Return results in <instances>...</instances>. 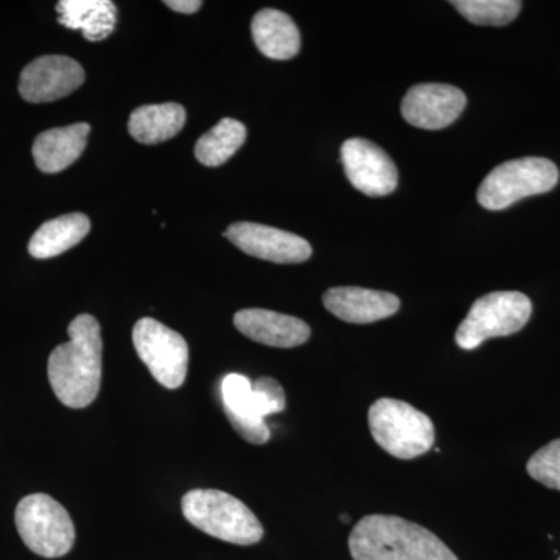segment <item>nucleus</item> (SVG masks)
<instances>
[{
  "instance_id": "f257e3e1",
  "label": "nucleus",
  "mask_w": 560,
  "mask_h": 560,
  "mask_svg": "<svg viewBox=\"0 0 560 560\" xmlns=\"http://www.w3.org/2000/svg\"><path fill=\"white\" fill-rule=\"evenodd\" d=\"M70 340L50 353L47 375L57 399L73 410L90 407L102 385V331L92 315H79L68 329Z\"/></svg>"
},
{
  "instance_id": "f03ea898",
  "label": "nucleus",
  "mask_w": 560,
  "mask_h": 560,
  "mask_svg": "<svg viewBox=\"0 0 560 560\" xmlns=\"http://www.w3.org/2000/svg\"><path fill=\"white\" fill-rule=\"evenodd\" d=\"M353 560H458L431 530L396 515H366L349 536Z\"/></svg>"
},
{
  "instance_id": "7ed1b4c3",
  "label": "nucleus",
  "mask_w": 560,
  "mask_h": 560,
  "mask_svg": "<svg viewBox=\"0 0 560 560\" xmlns=\"http://www.w3.org/2000/svg\"><path fill=\"white\" fill-rule=\"evenodd\" d=\"M221 400L231 425L250 444H267L271 438L265 418L287 407L285 390L278 381L260 377L250 383L242 374H228L221 382Z\"/></svg>"
},
{
  "instance_id": "20e7f679",
  "label": "nucleus",
  "mask_w": 560,
  "mask_h": 560,
  "mask_svg": "<svg viewBox=\"0 0 560 560\" xmlns=\"http://www.w3.org/2000/svg\"><path fill=\"white\" fill-rule=\"evenodd\" d=\"M183 514L195 526L235 545H254L264 537V526L243 501L223 490L194 489L183 497Z\"/></svg>"
},
{
  "instance_id": "39448f33",
  "label": "nucleus",
  "mask_w": 560,
  "mask_h": 560,
  "mask_svg": "<svg viewBox=\"0 0 560 560\" xmlns=\"http://www.w3.org/2000/svg\"><path fill=\"white\" fill-rule=\"evenodd\" d=\"M372 438L390 456L415 459L434 444V425L429 416L397 399H378L370 408Z\"/></svg>"
},
{
  "instance_id": "423d86ee",
  "label": "nucleus",
  "mask_w": 560,
  "mask_h": 560,
  "mask_svg": "<svg viewBox=\"0 0 560 560\" xmlns=\"http://www.w3.org/2000/svg\"><path fill=\"white\" fill-rule=\"evenodd\" d=\"M530 313L533 304L521 291H493L474 302L456 330V345L474 350L490 338L510 337L528 324Z\"/></svg>"
},
{
  "instance_id": "0eeeda50",
  "label": "nucleus",
  "mask_w": 560,
  "mask_h": 560,
  "mask_svg": "<svg viewBox=\"0 0 560 560\" xmlns=\"http://www.w3.org/2000/svg\"><path fill=\"white\" fill-rule=\"evenodd\" d=\"M14 521L28 550L43 558H61L75 544V526L69 512L46 493H32L22 499Z\"/></svg>"
},
{
  "instance_id": "6e6552de",
  "label": "nucleus",
  "mask_w": 560,
  "mask_h": 560,
  "mask_svg": "<svg viewBox=\"0 0 560 560\" xmlns=\"http://www.w3.org/2000/svg\"><path fill=\"white\" fill-rule=\"evenodd\" d=\"M559 171L555 162L545 158H522L504 162L482 180L478 202L485 209L503 210L533 195L555 189Z\"/></svg>"
},
{
  "instance_id": "1a4fd4ad",
  "label": "nucleus",
  "mask_w": 560,
  "mask_h": 560,
  "mask_svg": "<svg viewBox=\"0 0 560 560\" xmlns=\"http://www.w3.org/2000/svg\"><path fill=\"white\" fill-rule=\"evenodd\" d=\"M132 342L151 375L167 389H178L187 377L189 346L160 320L142 318L132 329Z\"/></svg>"
},
{
  "instance_id": "9d476101",
  "label": "nucleus",
  "mask_w": 560,
  "mask_h": 560,
  "mask_svg": "<svg viewBox=\"0 0 560 560\" xmlns=\"http://www.w3.org/2000/svg\"><path fill=\"white\" fill-rule=\"evenodd\" d=\"M341 161L346 176L357 190L368 197H385L396 190L399 173L393 160L366 139H349L342 143Z\"/></svg>"
},
{
  "instance_id": "9b49d317",
  "label": "nucleus",
  "mask_w": 560,
  "mask_h": 560,
  "mask_svg": "<svg viewBox=\"0 0 560 560\" xmlns=\"http://www.w3.org/2000/svg\"><path fill=\"white\" fill-rule=\"evenodd\" d=\"M224 237L248 256L275 264H302L313 253L311 243L300 235L248 221L231 224Z\"/></svg>"
},
{
  "instance_id": "f8f14e48",
  "label": "nucleus",
  "mask_w": 560,
  "mask_h": 560,
  "mask_svg": "<svg viewBox=\"0 0 560 560\" xmlns=\"http://www.w3.org/2000/svg\"><path fill=\"white\" fill-rule=\"evenodd\" d=\"M80 62L62 55H47L22 70L20 92L24 101L49 103L68 97L84 83Z\"/></svg>"
},
{
  "instance_id": "ddd939ff",
  "label": "nucleus",
  "mask_w": 560,
  "mask_h": 560,
  "mask_svg": "<svg viewBox=\"0 0 560 560\" xmlns=\"http://www.w3.org/2000/svg\"><path fill=\"white\" fill-rule=\"evenodd\" d=\"M464 92L451 84L423 83L412 86L401 102V116L416 128L442 130L466 108Z\"/></svg>"
},
{
  "instance_id": "4468645a",
  "label": "nucleus",
  "mask_w": 560,
  "mask_h": 560,
  "mask_svg": "<svg viewBox=\"0 0 560 560\" xmlns=\"http://www.w3.org/2000/svg\"><path fill=\"white\" fill-rule=\"evenodd\" d=\"M234 324L249 340L271 348H298L312 334L311 327L304 320L264 308H246L235 313Z\"/></svg>"
},
{
  "instance_id": "2eb2a0df",
  "label": "nucleus",
  "mask_w": 560,
  "mask_h": 560,
  "mask_svg": "<svg viewBox=\"0 0 560 560\" xmlns=\"http://www.w3.org/2000/svg\"><path fill=\"white\" fill-rule=\"evenodd\" d=\"M324 305L331 315L350 324H371L399 312L400 300L388 291L337 287L326 291Z\"/></svg>"
},
{
  "instance_id": "dca6fc26",
  "label": "nucleus",
  "mask_w": 560,
  "mask_h": 560,
  "mask_svg": "<svg viewBox=\"0 0 560 560\" xmlns=\"http://www.w3.org/2000/svg\"><path fill=\"white\" fill-rule=\"evenodd\" d=\"M90 131V125L75 124L40 132L33 143V158L39 171L58 173L70 167L86 149Z\"/></svg>"
},
{
  "instance_id": "f3484780",
  "label": "nucleus",
  "mask_w": 560,
  "mask_h": 560,
  "mask_svg": "<svg viewBox=\"0 0 560 560\" xmlns=\"http://www.w3.org/2000/svg\"><path fill=\"white\" fill-rule=\"evenodd\" d=\"M257 49L271 60H291L301 50V35L296 24L279 10L265 9L250 24Z\"/></svg>"
},
{
  "instance_id": "a211bd4d",
  "label": "nucleus",
  "mask_w": 560,
  "mask_h": 560,
  "mask_svg": "<svg viewBox=\"0 0 560 560\" xmlns=\"http://www.w3.org/2000/svg\"><path fill=\"white\" fill-rule=\"evenodd\" d=\"M57 11L61 25L83 32L91 43L108 38L116 28L117 7L110 0H61Z\"/></svg>"
},
{
  "instance_id": "6ab92c4d",
  "label": "nucleus",
  "mask_w": 560,
  "mask_h": 560,
  "mask_svg": "<svg viewBox=\"0 0 560 560\" xmlns=\"http://www.w3.org/2000/svg\"><path fill=\"white\" fill-rule=\"evenodd\" d=\"M91 231V221L84 213H68L46 221L33 234L28 253L35 259H51L79 245Z\"/></svg>"
},
{
  "instance_id": "aec40b11",
  "label": "nucleus",
  "mask_w": 560,
  "mask_h": 560,
  "mask_svg": "<svg viewBox=\"0 0 560 560\" xmlns=\"http://www.w3.org/2000/svg\"><path fill=\"white\" fill-rule=\"evenodd\" d=\"M186 125V109L178 103L140 106L131 114L128 130L140 143L154 145L175 138Z\"/></svg>"
},
{
  "instance_id": "412c9836",
  "label": "nucleus",
  "mask_w": 560,
  "mask_h": 560,
  "mask_svg": "<svg viewBox=\"0 0 560 560\" xmlns=\"http://www.w3.org/2000/svg\"><path fill=\"white\" fill-rule=\"evenodd\" d=\"M245 140L246 128L242 121L223 119L198 139L195 156L206 167H220L241 150Z\"/></svg>"
},
{
  "instance_id": "4be33fe9",
  "label": "nucleus",
  "mask_w": 560,
  "mask_h": 560,
  "mask_svg": "<svg viewBox=\"0 0 560 560\" xmlns=\"http://www.w3.org/2000/svg\"><path fill=\"white\" fill-rule=\"evenodd\" d=\"M452 5L471 24L493 27L511 24L522 10L518 0H455Z\"/></svg>"
},
{
  "instance_id": "5701e85b",
  "label": "nucleus",
  "mask_w": 560,
  "mask_h": 560,
  "mask_svg": "<svg viewBox=\"0 0 560 560\" xmlns=\"http://www.w3.org/2000/svg\"><path fill=\"white\" fill-rule=\"evenodd\" d=\"M526 469L530 478L540 485L560 490V440L551 441L539 452L534 453Z\"/></svg>"
},
{
  "instance_id": "b1692460",
  "label": "nucleus",
  "mask_w": 560,
  "mask_h": 560,
  "mask_svg": "<svg viewBox=\"0 0 560 560\" xmlns=\"http://www.w3.org/2000/svg\"><path fill=\"white\" fill-rule=\"evenodd\" d=\"M164 3L168 7V9L178 11V13L183 14L197 13V11L200 10L202 5L200 0H167V2Z\"/></svg>"
},
{
  "instance_id": "393cba45",
  "label": "nucleus",
  "mask_w": 560,
  "mask_h": 560,
  "mask_svg": "<svg viewBox=\"0 0 560 560\" xmlns=\"http://www.w3.org/2000/svg\"><path fill=\"white\" fill-rule=\"evenodd\" d=\"M341 522H342V523H348V522H350L349 515L342 514V515H341Z\"/></svg>"
},
{
  "instance_id": "a878e982",
  "label": "nucleus",
  "mask_w": 560,
  "mask_h": 560,
  "mask_svg": "<svg viewBox=\"0 0 560 560\" xmlns=\"http://www.w3.org/2000/svg\"><path fill=\"white\" fill-rule=\"evenodd\" d=\"M560 560V559H559Z\"/></svg>"
}]
</instances>
